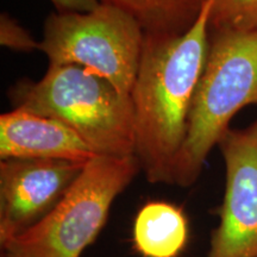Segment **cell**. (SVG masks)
Masks as SVG:
<instances>
[{
  "instance_id": "9",
  "label": "cell",
  "mask_w": 257,
  "mask_h": 257,
  "mask_svg": "<svg viewBox=\"0 0 257 257\" xmlns=\"http://www.w3.org/2000/svg\"><path fill=\"white\" fill-rule=\"evenodd\" d=\"M189 239V224L182 208L168 201H149L137 212L133 244L142 257H179Z\"/></svg>"
},
{
  "instance_id": "6",
  "label": "cell",
  "mask_w": 257,
  "mask_h": 257,
  "mask_svg": "<svg viewBox=\"0 0 257 257\" xmlns=\"http://www.w3.org/2000/svg\"><path fill=\"white\" fill-rule=\"evenodd\" d=\"M225 191L205 257H257V118L229 128L219 144Z\"/></svg>"
},
{
  "instance_id": "10",
  "label": "cell",
  "mask_w": 257,
  "mask_h": 257,
  "mask_svg": "<svg viewBox=\"0 0 257 257\" xmlns=\"http://www.w3.org/2000/svg\"><path fill=\"white\" fill-rule=\"evenodd\" d=\"M131 15L146 35L179 36L193 27L207 0H99Z\"/></svg>"
},
{
  "instance_id": "3",
  "label": "cell",
  "mask_w": 257,
  "mask_h": 257,
  "mask_svg": "<svg viewBox=\"0 0 257 257\" xmlns=\"http://www.w3.org/2000/svg\"><path fill=\"white\" fill-rule=\"evenodd\" d=\"M249 105H257V30L210 34L173 185L187 188L197 182L231 119Z\"/></svg>"
},
{
  "instance_id": "5",
  "label": "cell",
  "mask_w": 257,
  "mask_h": 257,
  "mask_svg": "<svg viewBox=\"0 0 257 257\" xmlns=\"http://www.w3.org/2000/svg\"><path fill=\"white\" fill-rule=\"evenodd\" d=\"M146 32L123 10L100 4L91 12H55L46 19L40 49L53 66H79L131 95Z\"/></svg>"
},
{
  "instance_id": "12",
  "label": "cell",
  "mask_w": 257,
  "mask_h": 257,
  "mask_svg": "<svg viewBox=\"0 0 257 257\" xmlns=\"http://www.w3.org/2000/svg\"><path fill=\"white\" fill-rule=\"evenodd\" d=\"M0 44L8 49L22 53L40 49V42L6 12L0 16Z\"/></svg>"
},
{
  "instance_id": "8",
  "label": "cell",
  "mask_w": 257,
  "mask_h": 257,
  "mask_svg": "<svg viewBox=\"0 0 257 257\" xmlns=\"http://www.w3.org/2000/svg\"><path fill=\"white\" fill-rule=\"evenodd\" d=\"M98 156L54 118L14 108L0 117V160L56 159L86 163Z\"/></svg>"
},
{
  "instance_id": "13",
  "label": "cell",
  "mask_w": 257,
  "mask_h": 257,
  "mask_svg": "<svg viewBox=\"0 0 257 257\" xmlns=\"http://www.w3.org/2000/svg\"><path fill=\"white\" fill-rule=\"evenodd\" d=\"M56 12H91L100 5L99 0H50Z\"/></svg>"
},
{
  "instance_id": "7",
  "label": "cell",
  "mask_w": 257,
  "mask_h": 257,
  "mask_svg": "<svg viewBox=\"0 0 257 257\" xmlns=\"http://www.w3.org/2000/svg\"><path fill=\"white\" fill-rule=\"evenodd\" d=\"M86 163L56 159L0 160V244L44 219L68 193Z\"/></svg>"
},
{
  "instance_id": "11",
  "label": "cell",
  "mask_w": 257,
  "mask_h": 257,
  "mask_svg": "<svg viewBox=\"0 0 257 257\" xmlns=\"http://www.w3.org/2000/svg\"><path fill=\"white\" fill-rule=\"evenodd\" d=\"M257 30V0H214L208 34Z\"/></svg>"
},
{
  "instance_id": "4",
  "label": "cell",
  "mask_w": 257,
  "mask_h": 257,
  "mask_svg": "<svg viewBox=\"0 0 257 257\" xmlns=\"http://www.w3.org/2000/svg\"><path fill=\"white\" fill-rule=\"evenodd\" d=\"M141 166L136 156L89 160L64 198L27 232L0 244L2 257H81Z\"/></svg>"
},
{
  "instance_id": "2",
  "label": "cell",
  "mask_w": 257,
  "mask_h": 257,
  "mask_svg": "<svg viewBox=\"0 0 257 257\" xmlns=\"http://www.w3.org/2000/svg\"><path fill=\"white\" fill-rule=\"evenodd\" d=\"M9 96L14 108L67 125L96 155L135 156L131 95L82 67L49 64L41 80L17 82Z\"/></svg>"
},
{
  "instance_id": "1",
  "label": "cell",
  "mask_w": 257,
  "mask_h": 257,
  "mask_svg": "<svg viewBox=\"0 0 257 257\" xmlns=\"http://www.w3.org/2000/svg\"><path fill=\"white\" fill-rule=\"evenodd\" d=\"M213 3H205L197 22L185 34L144 38L131 99L135 156L150 184L173 185L195 89L206 63Z\"/></svg>"
}]
</instances>
